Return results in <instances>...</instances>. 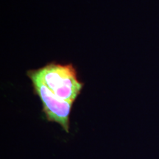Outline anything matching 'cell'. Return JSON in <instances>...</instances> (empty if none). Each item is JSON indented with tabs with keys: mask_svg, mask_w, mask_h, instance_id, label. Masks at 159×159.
Segmentation results:
<instances>
[{
	"mask_svg": "<svg viewBox=\"0 0 159 159\" xmlns=\"http://www.w3.org/2000/svg\"><path fill=\"white\" fill-rule=\"evenodd\" d=\"M27 75L36 77L57 97L71 103L75 102L84 85L77 78V71L71 63L51 62L41 68L27 71Z\"/></svg>",
	"mask_w": 159,
	"mask_h": 159,
	"instance_id": "1",
	"label": "cell"
},
{
	"mask_svg": "<svg viewBox=\"0 0 159 159\" xmlns=\"http://www.w3.org/2000/svg\"><path fill=\"white\" fill-rule=\"evenodd\" d=\"M27 75L31 80L34 94L41 99L46 119L48 122L57 123L63 130L69 133L70 114L73 103L57 97L36 77L33 75Z\"/></svg>",
	"mask_w": 159,
	"mask_h": 159,
	"instance_id": "2",
	"label": "cell"
}]
</instances>
